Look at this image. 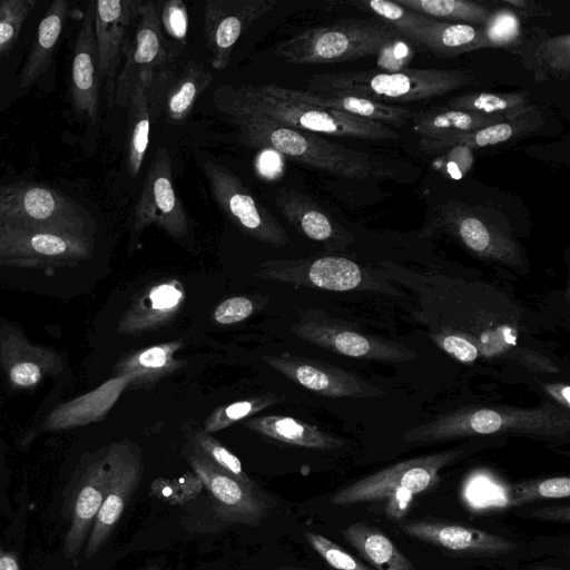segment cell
Segmentation results:
<instances>
[{
	"instance_id": "cell-1",
	"label": "cell",
	"mask_w": 570,
	"mask_h": 570,
	"mask_svg": "<svg viewBox=\"0 0 570 570\" xmlns=\"http://www.w3.org/2000/svg\"><path fill=\"white\" fill-rule=\"evenodd\" d=\"M213 102L248 146L272 149L296 163L346 178L385 175L384 164L366 153L272 120L248 106L234 86L216 88Z\"/></svg>"
},
{
	"instance_id": "cell-2",
	"label": "cell",
	"mask_w": 570,
	"mask_h": 570,
	"mask_svg": "<svg viewBox=\"0 0 570 570\" xmlns=\"http://www.w3.org/2000/svg\"><path fill=\"white\" fill-rule=\"evenodd\" d=\"M569 433V410L544 402L533 407H460L406 430L403 440L412 444L428 445L466 438L510 434L562 442Z\"/></svg>"
},
{
	"instance_id": "cell-3",
	"label": "cell",
	"mask_w": 570,
	"mask_h": 570,
	"mask_svg": "<svg viewBox=\"0 0 570 570\" xmlns=\"http://www.w3.org/2000/svg\"><path fill=\"white\" fill-rule=\"evenodd\" d=\"M235 89L253 109L302 131L368 140H392L399 137L381 122L315 105L308 100L305 90L277 85H246Z\"/></svg>"
},
{
	"instance_id": "cell-4",
	"label": "cell",
	"mask_w": 570,
	"mask_h": 570,
	"mask_svg": "<svg viewBox=\"0 0 570 570\" xmlns=\"http://www.w3.org/2000/svg\"><path fill=\"white\" fill-rule=\"evenodd\" d=\"M474 82L465 70L405 69L399 72L346 71L313 75L305 91L336 92L383 102L417 101L438 97Z\"/></svg>"
},
{
	"instance_id": "cell-5",
	"label": "cell",
	"mask_w": 570,
	"mask_h": 570,
	"mask_svg": "<svg viewBox=\"0 0 570 570\" xmlns=\"http://www.w3.org/2000/svg\"><path fill=\"white\" fill-rule=\"evenodd\" d=\"M490 442L473 441L450 450L409 459L341 488L331 498L335 505L387 501L389 514L402 511L412 498L434 487L439 472L479 451Z\"/></svg>"
},
{
	"instance_id": "cell-6",
	"label": "cell",
	"mask_w": 570,
	"mask_h": 570,
	"mask_svg": "<svg viewBox=\"0 0 570 570\" xmlns=\"http://www.w3.org/2000/svg\"><path fill=\"white\" fill-rule=\"evenodd\" d=\"M397 36L401 35L382 21L344 19L281 41L274 56L291 65L343 62L374 56L383 43Z\"/></svg>"
},
{
	"instance_id": "cell-7",
	"label": "cell",
	"mask_w": 570,
	"mask_h": 570,
	"mask_svg": "<svg viewBox=\"0 0 570 570\" xmlns=\"http://www.w3.org/2000/svg\"><path fill=\"white\" fill-rule=\"evenodd\" d=\"M94 237L96 223L81 205L56 188L17 183L0 188V226Z\"/></svg>"
},
{
	"instance_id": "cell-8",
	"label": "cell",
	"mask_w": 570,
	"mask_h": 570,
	"mask_svg": "<svg viewBox=\"0 0 570 570\" xmlns=\"http://www.w3.org/2000/svg\"><path fill=\"white\" fill-rule=\"evenodd\" d=\"M94 237L51 230L0 226V265L57 268L88 259Z\"/></svg>"
},
{
	"instance_id": "cell-9",
	"label": "cell",
	"mask_w": 570,
	"mask_h": 570,
	"mask_svg": "<svg viewBox=\"0 0 570 570\" xmlns=\"http://www.w3.org/2000/svg\"><path fill=\"white\" fill-rule=\"evenodd\" d=\"M198 164L218 206L244 234L273 247L291 243L282 224L228 168L209 157Z\"/></svg>"
},
{
	"instance_id": "cell-10",
	"label": "cell",
	"mask_w": 570,
	"mask_h": 570,
	"mask_svg": "<svg viewBox=\"0 0 570 570\" xmlns=\"http://www.w3.org/2000/svg\"><path fill=\"white\" fill-rule=\"evenodd\" d=\"M292 331L306 342L344 356L382 362H406L416 357L415 351L401 343L363 333L321 311H306Z\"/></svg>"
},
{
	"instance_id": "cell-11",
	"label": "cell",
	"mask_w": 570,
	"mask_h": 570,
	"mask_svg": "<svg viewBox=\"0 0 570 570\" xmlns=\"http://www.w3.org/2000/svg\"><path fill=\"white\" fill-rule=\"evenodd\" d=\"M255 276L332 292L353 289L386 292L363 266L341 256L266 261L258 265Z\"/></svg>"
},
{
	"instance_id": "cell-12",
	"label": "cell",
	"mask_w": 570,
	"mask_h": 570,
	"mask_svg": "<svg viewBox=\"0 0 570 570\" xmlns=\"http://www.w3.org/2000/svg\"><path fill=\"white\" fill-rule=\"evenodd\" d=\"M441 229L452 236L474 256L512 268L524 265L519 244L510 234L503 232L465 205L449 203L445 205L430 230Z\"/></svg>"
},
{
	"instance_id": "cell-13",
	"label": "cell",
	"mask_w": 570,
	"mask_h": 570,
	"mask_svg": "<svg viewBox=\"0 0 570 570\" xmlns=\"http://www.w3.org/2000/svg\"><path fill=\"white\" fill-rule=\"evenodd\" d=\"M110 476L102 505L83 548L85 559H91L106 543L122 515L144 471L139 446L121 440L108 444Z\"/></svg>"
},
{
	"instance_id": "cell-14",
	"label": "cell",
	"mask_w": 570,
	"mask_h": 570,
	"mask_svg": "<svg viewBox=\"0 0 570 570\" xmlns=\"http://www.w3.org/2000/svg\"><path fill=\"white\" fill-rule=\"evenodd\" d=\"M169 53L156 4L142 1L134 35L127 36L124 45V62L116 78L114 105L126 107L139 75L146 72L155 77V73L164 71Z\"/></svg>"
},
{
	"instance_id": "cell-15",
	"label": "cell",
	"mask_w": 570,
	"mask_h": 570,
	"mask_svg": "<svg viewBox=\"0 0 570 570\" xmlns=\"http://www.w3.org/2000/svg\"><path fill=\"white\" fill-rule=\"evenodd\" d=\"M151 224L176 239L188 233L186 212L175 190L171 159L165 147L158 148L145 177L135 207L134 233L139 235Z\"/></svg>"
},
{
	"instance_id": "cell-16",
	"label": "cell",
	"mask_w": 570,
	"mask_h": 570,
	"mask_svg": "<svg viewBox=\"0 0 570 570\" xmlns=\"http://www.w3.org/2000/svg\"><path fill=\"white\" fill-rule=\"evenodd\" d=\"M186 459L197 479L212 494L217 515L232 523L256 525L266 519L272 501L261 490L244 485L223 472L193 446Z\"/></svg>"
},
{
	"instance_id": "cell-17",
	"label": "cell",
	"mask_w": 570,
	"mask_h": 570,
	"mask_svg": "<svg viewBox=\"0 0 570 570\" xmlns=\"http://www.w3.org/2000/svg\"><path fill=\"white\" fill-rule=\"evenodd\" d=\"M278 0H208L204 6V38L213 69L224 70L238 39Z\"/></svg>"
},
{
	"instance_id": "cell-18",
	"label": "cell",
	"mask_w": 570,
	"mask_h": 570,
	"mask_svg": "<svg viewBox=\"0 0 570 570\" xmlns=\"http://www.w3.org/2000/svg\"><path fill=\"white\" fill-rule=\"evenodd\" d=\"M140 0L95 1V38L100 81L109 107L114 106L115 86L128 30L141 10Z\"/></svg>"
},
{
	"instance_id": "cell-19",
	"label": "cell",
	"mask_w": 570,
	"mask_h": 570,
	"mask_svg": "<svg viewBox=\"0 0 570 570\" xmlns=\"http://www.w3.org/2000/svg\"><path fill=\"white\" fill-rule=\"evenodd\" d=\"M263 361L288 380L331 397H379L385 392L343 368L288 353L265 355Z\"/></svg>"
},
{
	"instance_id": "cell-20",
	"label": "cell",
	"mask_w": 570,
	"mask_h": 570,
	"mask_svg": "<svg viewBox=\"0 0 570 570\" xmlns=\"http://www.w3.org/2000/svg\"><path fill=\"white\" fill-rule=\"evenodd\" d=\"M110 476L108 445L96 451L85 466L71 510V522L63 540L65 557L73 561L85 548L102 505Z\"/></svg>"
},
{
	"instance_id": "cell-21",
	"label": "cell",
	"mask_w": 570,
	"mask_h": 570,
	"mask_svg": "<svg viewBox=\"0 0 570 570\" xmlns=\"http://www.w3.org/2000/svg\"><path fill=\"white\" fill-rule=\"evenodd\" d=\"M0 365L14 389H31L46 376L62 371L60 355L46 346L32 344L11 324L0 328Z\"/></svg>"
},
{
	"instance_id": "cell-22",
	"label": "cell",
	"mask_w": 570,
	"mask_h": 570,
	"mask_svg": "<svg viewBox=\"0 0 570 570\" xmlns=\"http://www.w3.org/2000/svg\"><path fill=\"white\" fill-rule=\"evenodd\" d=\"M95 1L88 3L76 37L71 60L70 92L73 109L96 125L99 110L100 73L95 38Z\"/></svg>"
},
{
	"instance_id": "cell-23",
	"label": "cell",
	"mask_w": 570,
	"mask_h": 570,
	"mask_svg": "<svg viewBox=\"0 0 570 570\" xmlns=\"http://www.w3.org/2000/svg\"><path fill=\"white\" fill-rule=\"evenodd\" d=\"M184 285L176 278L154 282L132 299L121 315L117 333L139 335L170 323L183 307Z\"/></svg>"
},
{
	"instance_id": "cell-24",
	"label": "cell",
	"mask_w": 570,
	"mask_h": 570,
	"mask_svg": "<svg viewBox=\"0 0 570 570\" xmlns=\"http://www.w3.org/2000/svg\"><path fill=\"white\" fill-rule=\"evenodd\" d=\"M400 528L423 542L470 556H501L517 547L513 541L498 534L455 523L409 521Z\"/></svg>"
},
{
	"instance_id": "cell-25",
	"label": "cell",
	"mask_w": 570,
	"mask_h": 570,
	"mask_svg": "<svg viewBox=\"0 0 570 570\" xmlns=\"http://www.w3.org/2000/svg\"><path fill=\"white\" fill-rule=\"evenodd\" d=\"M275 202L286 220L306 238L332 249L344 248L354 242V237L309 196L294 188H282Z\"/></svg>"
},
{
	"instance_id": "cell-26",
	"label": "cell",
	"mask_w": 570,
	"mask_h": 570,
	"mask_svg": "<svg viewBox=\"0 0 570 570\" xmlns=\"http://www.w3.org/2000/svg\"><path fill=\"white\" fill-rule=\"evenodd\" d=\"M130 382L127 375L114 376L95 390L60 404L45 419L40 431H65L101 421Z\"/></svg>"
},
{
	"instance_id": "cell-27",
	"label": "cell",
	"mask_w": 570,
	"mask_h": 570,
	"mask_svg": "<svg viewBox=\"0 0 570 570\" xmlns=\"http://www.w3.org/2000/svg\"><path fill=\"white\" fill-rule=\"evenodd\" d=\"M183 342L171 341L138 350L121 358L114 367V375H127L131 382L128 389L150 385L184 365L175 357L183 347Z\"/></svg>"
},
{
	"instance_id": "cell-28",
	"label": "cell",
	"mask_w": 570,
	"mask_h": 570,
	"mask_svg": "<svg viewBox=\"0 0 570 570\" xmlns=\"http://www.w3.org/2000/svg\"><path fill=\"white\" fill-rule=\"evenodd\" d=\"M245 428L282 443L317 450H336L344 440L301 420L285 415H263L242 422Z\"/></svg>"
},
{
	"instance_id": "cell-29",
	"label": "cell",
	"mask_w": 570,
	"mask_h": 570,
	"mask_svg": "<svg viewBox=\"0 0 570 570\" xmlns=\"http://www.w3.org/2000/svg\"><path fill=\"white\" fill-rule=\"evenodd\" d=\"M68 11L69 2L66 0H56L48 7L21 70L20 88H29L47 71L63 30Z\"/></svg>"
},
{
	"instance_id": "cell-30",
	"label": "cell",
	"mask_w": 570,
	"mask_h": 570,
	"mask_svg": "<svg viewBox=\"0 0 570 570\" xmlns=\"http://www.w3.org/2000/svg\"><path fill=\"white\" fill-rule=\"evenodd\" d=\"M153 80L154 76L146 72L140 73L127 105L126 165L132 178L139 174L148 149L150 129L148 92Z\"/></svg>"
},
{
	"instance_id": "cell-31",
	"label": "cell",
	"mask_w": 570,
	"mask_h": 570,
	"mask_svg": "<svg viewBox=\"0 0 570 570\" xmlns=\"http://www.w3.org/2000/svg\"><path fill=\"white\" fill-rule=\"evenodd\" d=\"M343 537L374 570H415L394 542L367 522L351 524L343 531Z\"/></svg>"
},
{
	"instance_id": "cell-32",
	"label": "cell",
	"mask_w": 570,
	"mask_h": 570,
	"mask_svg": "<svg viewBox=\"0 0 570 570\" xmlns=\"http://www.w3.org/2000/svg\"><path fill=\"white\" fill-rule=\"evenodd\" d=\"M503 121L501 117L442 108L415 116L413 129L423 139L441 140Z\"/></svg>"
},
{
	"instance_id": "cell-33",
	"label": "cell",
	"mask_w": 570,
	"mask_h": 570,
	"mask_svg": "<svg viewBox=\"0 0 570 570\" xmlns=\"http://www.w3.org/2000/svg\"><path fill=\"white\" fill-rule=\"evenodd\" d=\"M446 108L501 117L514 121L535 116L537 108L530 104L525 91L518 92H472L451 99Z\"/></svg>"
},
{
	"instance_id": "cell-34",
	"label": "cell",
	"mask_w": 570,
	"mask_h": 570,
	"mask_svg": "<svg viewBox=\"0 0 570 570\" xmlns=\"http://www.w3.org/2000/svg\"><path fill=\"white\" fill-rule=\"evenodd\" d=\"M305 94L308 100L315 105L377 121L383 125L402 126L414 116V114L406 108L391 106L362 97L336 92L309 94L305 91Z\"/></svg>"
},
{
	"instance_id": "cell-35",
	"label": "cell",
	"mask_w": 570,
	"mask_h": 570,
	"mask_svg": "<svg viewBox=\"0 0 570 570\" xmlns=\"http://www.w3.org/2000/svg\"><path fill=\"white\" fill-rule=\"evenodd\" d=\"M537 127L535 116L524 117L514 121L493 124L468 134L449 137L441 140L421 138L419 147L430 154L441 153L454 145L474 148L494 146L513 140Z\"/></svg>"
},
{
	"instance_id": "cell-36",
	"label": "cell",
	"mask_w": 570,
	"mask_h": 570,
	"mask_svg": "<svg viewBox=\"0 0 570 570\" xmlns=\"http://www.w3.org/2000/svg\"><path fill=\"white\" fill-rule=\"evenodd\" d=\"M210 82L212 75L203 63L194 60L188 61L167 94V121L171 124L185 121L196 100L209 87Z\"/></svg>"
},
{
	"instance_id": "cell-37",
	"label": "cell",
	"mask_w": 570,
	"mask_h": 570,
	"mask_svg": "<svg viewBox=\"0 0 570 570\" xmlns=\"http://www.w3.org/2000/svg\"><path fill=\"white\" fill-rule=\"evenodd\" d=\"M353 4L379 17L380 21L395 29L412 46L424 47L426 36L438 21L409 10L395 1L370 0L353 2Z\"/></svg>"
},
{
	"instance_id": "cell-38",
	"label": "cell",
	"mask_w": 570,
	"mask_h": 570,
	"mask_svg": "<svg viewBox=\"0 0 570 570\" xmlns=\"http://www.w3.org/2000/svg\"><path fill=\"white\" fill-rule=\"evenodd\" d=\"M482 28L445 21H436L426 36L424 48L441 57H454L485 48Z\"/></svg>"
},
{
	"instance_id": "cell-39",
	"label": "cell",
	"mask_w": 570,
	"mask_h": 570,
	"mask_svg": "<svg viewBox=\"0 0 570 570\" xmlns=\"http://www.w3.org/2000/svg\"><path fill=\"white\" fill-rule=\"evenodd\" d=\"M397 4L429 18L465 24H482L491 10L466 0H396Z\"/></svg>"
},
{
	"instance_id": "cell-40",
	"label": "cell",
	"mask_w": 570,
	"mask_h": 570,
	"mask_svg": "<svg viewBox=\"0 0 570 570\" xmlns=\"http://www.w3.org/2000/svg\"><path fill=\"white\" fill-rule=\"evenodd\" d=\"M191 446L223 472L232 475L244 485L259 490L243 469L239 459L223 443L202 430H190Z\"/></svg>"
},
{
	"instance_id": "cell-41",
	"label": "cell",
	"mask_w": 570,
	"mask_h": 570,
	"mask_svg": "<svg viewBox=\"0 0 570 570\" xmlns=\"http://www.w3.org/2000/svg\"><path fill=\"white\" fill-rule=\"evenodd\" d=\"M283 400V396L266 393L257 397L218 406L205 420L203 430L209 434L218 432Z\"/></svg>"
},
{
	"instance_id": "cell-42",
	"label": "cell",
	"mask_w": 570,
	"mask_h": 570,
	"mask_svg": "<svg viewBox=\"0 0 570 570\" xmlns=\"http://www.w3.org/2000/svg\"><path fill=\"white\" fill-rule=\"evenodd\" d=\"M535 78L549 76L566 78L570 71V36L568 33L546 39L534 53Z\"/></svg>"
},
{
	"instance_id": "cell-43",
	"label": "cell",
	"mask_w": 570,
	"mask_h": 570,
	"mask_svg": "<svg viewBox=\"0 0 570 570\" xmlns=\"http://www.w3.org/2000/svg\"><path fill=\"white\" fill-rule=\"evenodd\" d=\"M570 495V478L553 476L519 482L512 487L509 507L548 500L563 499Z\"/></svg>"
},
{
	"instance_id": "cell-44",
	"label": "cell",
	"mask_w": 570,
	"mask_h": 570,
	"mask_svg": "<svg viewBox=\"0 0 570 570\" xmlns=\"http://www.w3.org/2000/svg\"><path fill=\"white\" fill-rule=\"evenodd\" d=\"M481 28L488 47L517 46L521 37L519 16L507 7L491 11Z\"/></svg>"
},
{
	"instance_id": "cell-45",
	"label": "cell",
	"mask_w": 570,
	"mask_h": 570,
	"mask_svg": "<svg viewBox=\"0 0 570 570\" xmlns=\"http://www.w3.org/2000/svg\"><path fill=\"white\" fill-rule=\"evenodd\" d=\"M36 3V0L0 1V60L18 40L22 24Z\"/></svg>"
},
{
	"instance_id": "cell-46",
	"label": "cell",
	"mask_w": 570,
	"mask_h": 570,
	"mask_svg": "<svg viewBox=\"0 0 570 570\" xmlns=\"http://www.w3.org/2000/svg\"><path fill=\"white\" fill-rule=\"evenodd\" d=\"M305 539L335 570H374L320 533L306 532Z\"/></svg>"
},
{
	"instance_id": "cell-47",
	"label": "cell",
	"mask_w": 570,
	"mask_h": 570,
	"mask_svg": "<svg viewBox=\"0 0 570 570\" xmlns=\"http://www.w3.org/2000/svg\"><path fill=\"white\" fill-rule=\"evenodd\" d=\"M375 56L376 66L383 72H399L406 69L414 56V50L407 39L397 36L383 43Z\"/></svg>"
},
{
	"instance_id": "cell-48",
	"label": "cell",
	"mask_w": 570,
	"mask_h": 570,
	"mask_svg": "<svg viewBox=\"0 0 570 570\" xmlns=\"http://www.w3.org/2000/svg\"><path fill=\"white\" fill-rule=\"evenodd\" d=\"M159 21L161 30L180 46L186 45L188 32L187 7L181 0H169L164 3Z\"/></svg>"
},
{
	"instance_id": "cell-49",
	"label": "cell",
	"mask_w": 570,
	"mask_h": 570,
	"mask_svg": "<svg viewBox=\"0 0 570 570\" xmlns=\"http://www.w3.org/2000/svg\"><path fill=\"white\" fill-rule=\"evenodd\" d=\"M473 149L464 145L451 146L441 154L439 160V168L453 179L462 178L472 167L473 164Z\"/></svg>"
},
{
	"instance_id": "cell-50",
	"label": "cell",
	"mask_w": 570,
	"mask_h": 570,
	"mask_svg": "<svg viewBox=\"0 0 570 570\" xmlns=\"http://www.w3.org/2000/svg\"><path fill=\"white\" fill-rule=\"evenodd\" d=\"M255 309L254 302L246 296H234L223 301L213 317L220 325H230L248 318Z\"/></svg>"
},
{
	"instance_id": "cell-51",
	"label": "cell",
	"mask_w": 570,
	"mask_h": 570,
	"mask_svg": "<svg viewBox=\"0 0 570 570\" xmlns=\"http://www.w3.org/2000/svg\"><path fill=\"white\" fill-rule=\"evenodd\" d=\"M501 4L514 11L518 16L524 17H546L551 13L534 1L529 0H501Z\"/></svg>"
},
{
	"instance_id": "cell-52",
	"label": "cell",
	"mask_w": 570,
	"mask_h": 570,
	"mask_svg": "<svg viewBox=\"0 0 570 570\" xmlns=\"http://www.w3.org/2000/svg\"><path fill=\"white\" fill-rule=\"evenodd\" d=\"M530 515L538 520L543 521H564L570 520V508L569 505H552L540 508L530 513Z\"/></svg>"
},
{
	"instance_id": "cell-53",
	"label": "cell",
	"mask_w": 570,
	"mask_h": 570,
	"mask_svg": "<svg viewBox=\"0 0 570 570\" xmlns=\"http://www.w3.org/2000/svg\"><path fill=\"white\" fill-rule=\"evenodd\" d=\"M546 393L552 397L559 406L569 410L570 407V386L566 383L548 382L542 384Z\"/></svg>"
},
{
	"instance_id": "cell-54",
	"label": "cell",
	"mask_w": 570,
	"mask_h": 570,
	"mask_svg": "<svg viewBox=\"0 0 570 570\" xmlns=\"http://www.w3.org/2000/svg\"><path fill=\"white\" fill-rule=\"evenodd\" d=\"M0 570H20L17 557L3 548L0 541Z\"/></svg>"
},
{
	"instance_id": "cell-55",
	"label": "cell",
	"mask_w": 570,
	"mask_h": 570,
	"mask_svg": "<svg viewBox=\"0 0 570 570\" xmlns=\"http://www.w3.org/2000/svg\"><path fill=\"white\" fill-rule=\"evenodd\" d=\"M535 570H564V569L556 568V567H543V568H539V569H535Z\"/></svg>"
},
{
	"instance_id": "cell-56",
	"label": "cell",
	"mask_w": 570,
	"mask_h": 570,
	"mask_svg": "<svg viewBox=\"0 0 570 570\" xmlns=\"http://www.w3.org/2000/svg\"><path fill=\"white\" fill-rule=\"evenodd\" d=\"M146 570H163V569H161V568H159V567L154 566V567H149V568H147Z\"/></svg>"
}]
</instances>
